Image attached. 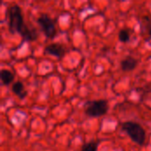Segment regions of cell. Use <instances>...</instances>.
<instances>
[{
  "label": "cell",
  "instance_id": "277c9868",
  "mask_svg": "<svg viewBox=\"0 0 151 151\" xmlns=\"http://www.w3.org/2000/svg\"><path fill=\"white\" fill-rule=\"evenodd\" d=\"M36 21L47 38L52 39L55 37L57 33L56 26L53 19L47 13H42L37 18Z\"/></svg>",
  "mask_w": 151,
  "mask_h": 151
},
{
  "label": "cell",
  "instance_id": "8fae6325",
  "mask_svg": "<svg viewBox=\"0 0 151 151\" xmlns=\"http://www.w3.org/2000/svg\"><path fill=\"white\" fill-rule=\"evenodd\" d=\"M148 32H149V35H150V37L151 38V20L150 21L149 25H148Z\"/></svg>",
  "mask_w": 151,
  "mask_h": 151
},
{
  "label": "cell",
  "instance_id": "9c48e42d",
  "mask_svg": "<svg viewBox=\"0 0 151 151\" xmlns=\"http://www.w3.org/2000/svg\"><path fill=\"white\" fill-rule=\"evenodd\" d=\"M100 142L96 141V142H89L88 143H85L81 151H97V148L99 145Z\"/></svg>",
  "mask_w": 151,
  "mask_h": 151
},
{
  "label": "cell",
  "instance_id": "5b68a950",
  "mask_svg": "<svg viewBox=\"0 0 151 151\" xmlns=\"http://www.w3.org/2000/svg\"><path fill=\"white\" fill-rule=\"evenodd\" d=\"M44 51L50 55H52L59 59H61L64 55L65 54V50L63 47V45L59 44V43H50L48 44L45 49Z\"/></svg>",
  "mask_w": 151,
  "mask_h": 151
},
{
  "label": "cell",
  "instance_id": "6da1fadb",
  "mask_svg": "<svg viewBox=\"0 0 151 151\" xmlns=\"http://www.w3.org/2000/svg\"><path fill=\"white\" fill-rule=\"evenodd\" d=\"M6 16L8 18V30L11 34H19L24 41L32 42L36 39V32L25 23L19 5L16 4L10 5L6 10Z\"/></svg>",
  "mask_w": 151,
  "mask_h": 151
},
{
  "label": "cell",
  "instance_id": "3957f363",
  "mask_svg": "<svg viewBox=\"0 0 151 151\" xmlns=\"http://www.w3.org/2000/svg\"><path fill=\"white\" fill-rule=\"evenodd\" d=\"M109 110L108 102L104 99L88 102L85 104V114L90 118H99L107 114Z\"/></svg>",
  "mask_w": 151,
  "mask_h": 151
},
{
  "label": "cell",
  "instance_id": "ba28073f",
  "mask_svg": "<svg viewBox=\"0 0 151 151\" xmlns=\"http://www.w3.org/2000/svg\"><path fill=\"white\" fill-rule=\"evenodd\" d=\"M0 76H1L2 83L4 86L10 85L11 83H12L14 80V74L8 69H2L0 73Z\"/></svg>",
  "mask_w": 151,
  "mask_h": 151
},
{
  "label": "cell",
  "instance_id": "7a4b0ae2",
  "mask_svg": "<svg viewBox=\"0 0 151 151\" xmlns=\"http://www.w3.org/2000/svg\"><path fill=\"white\" fill-rule=\"evenodd\" d=\"M122 130L138 145H143L146 140V131L137 122L127 121L121 126Z\"/></svg>",
  "mask_w": 151,
  "mask_h": 151
},
{
  "label": "cell",
  "instance_id": "52a82bcc",
  "mask_svg": "<svg viewBox=\"0 0 151 151\" xmlns=\"http://www.w3.org/2000/svg\"><path fill=\"white\" fill-rule=\"evenodd\" d=\"M12 91L19 99H24L27 95V91L24 88V85L21 81H15L12 85Z\"/></svg>",
  "mask_w": 151,
  "mask_h": 151
},
{
  "label": "cell",
  "instance_id": "8992f818",
  "mask_svg": "<svg viewBox=\"0 0 151 151\" xmlns=\"http://www.w3.org/2000/svg\"><path fill=\"white\" fill-rule=\"evenodd\" d=\"M137 65H138L137 59L129 56L121 61L120 67L123 72H131L137 66Z\"/></svg>",
  "mask_w": 151,
  "mask_h": 151
},
{
  "label": "cell",
  "instance_id": "30bf717a",
  "mask_svg": "<svg viewBox=\"0 0 151 151\" xmlns=\"http://www.w3.org/2000/svg\"><path fill=\"white\" fill-rule=\"evenodd\" d=\"M119 40L121 42H128L130 40V32L127 29H122L119 32Z\"/></svg>",
  "mask_w": 151,
  "mask_h": 151
}]
</instances>
